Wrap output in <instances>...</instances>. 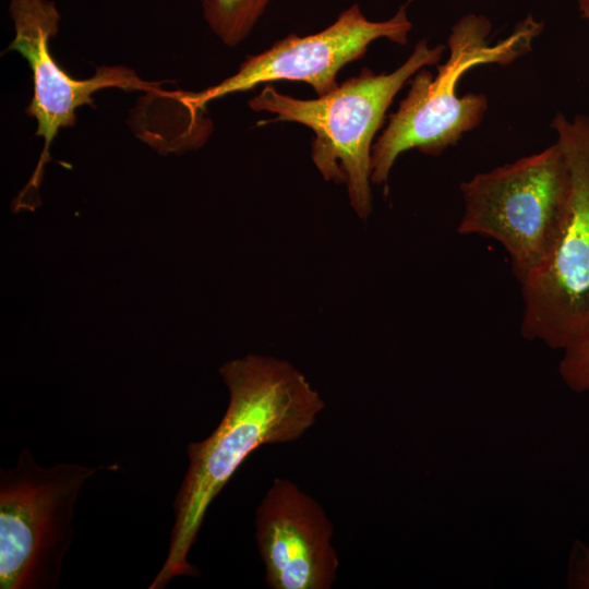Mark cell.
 Here are the masks:
<instances>
[{"mask_svg":"<svg viewBox=\"0 0 589 589\" xmlns=\"http://www.w3.org/2000/svg\"><path fill=\"white\" fill-rule=\"evenodd\" d=\"M272 0H203L209 29L228 47L247 39Z\"/></svg>","mask_w":589,"mask_h":589,"instance_id":"30bf717a","label":"cell"},{"mask_svg":"<svg viewBox=\"0 0 589 589\" xmlns=\"http://www.w3.org/2000/svg\"><path fill=\"white\" fill-rule=\"evenodd\" d=\"M445 46L417 43L408 59L389 73L363 69L328 94L299 99L266 84L250 99L254 111L276 116L275 121L296 122L314 133L311 157L324 180L346 184L351 207L361 218L373 211L371 153L373 139L385 113L404 85L426 65H436Z\"/></svg>","mask_w":589,"mask_h":589,"instance_id":"3957f363","label":"cell"},{"mask_svg":"<svg viewBox=\"0 0 589 589\" xmlns=\"http://www.w3.org/2000/svg\"><path fill=\"white\" fill-rule=\"evenodd\" d=\"M490 20L468 13L452 27L448 58L436 64L435 76L424 69L409 81V89L398 109L376 139L371 153V182L387 181L396 159L406 151L437 156L461 136L478 128L488 110L482 93L457 95V84L470 69L482 64L508 65L528 53L543 31V23L528 14L514 31L491 45Z\"/></svg>","mask_w":589,"mask_h":589,"instance_id":"7a4b0ae2","label":"cell"},{"mask_svg":"<svg viewBox=\"0 0 589 589\" xmlns=\"http://www.w3.org/2000/svg\"><path fill=\"white\" fill-rule=\"evenodd\" d=\"M219 373L229 404L213 433L187 446L189 467L173 502L168 554L149 589L197 575L188 557L212 502L255 449L300 438L325 407L306 377L280 359L249 354L226 362Z\"/></svg>","mask_w":589,"mask_h":589,"instance_id":"6da1fadb","label":"cell"},{"mask_svg":"<svg viewBox=\"0 0 589 589\" xmlns=\"http://www.w3.org/2000/svg\"><path fill=\"white\" fill-rule=\"evenodd\" d=\"M568 586L575 589H589V545L575 542L568 567Z\"/></svg>","mask_w":589,"mask_h":589,"instance_id":"7c38bea8","label":"cell"},{"mask_svg":"<svg viewBox=\"0 0 589 589\" xmlns=\"http://www.w3.org/2000/svg\"><path fill=\"white\" fill-rule=\"evenodd\" d=\"M117 464L39 466L24 448L0 471V588L53 589L73 541L75 503L85 482Z\"/></svg>","mask_w":589,"mask_h":589,"instance_id":"5b68a950","label":"cell"},{"mask_svg":"<svg viewBox=\"0 0 589 589\" xmlns=\"http://www.w3.org/2000/svg\"><path fill=\"white\" fill-rule=\"evenodd\" d=\"M551 128L566 158L572 192L562 231L546 260L520 284V332L563 350L589 333V118L556 113Z\"/></svg>","mask_w":589,"mask_h":589,"instance_id":"8992f818","label":"cell"},{"mask_svg":"<svg viewBox=\"0 0 589 589\" xmlns=\"http://www.w3.org/2000/svg\"><path fill=\"white\" fill-rule=\"evenodd\" d=\"M9 14L14 37L8 50L20 53L33 75V97L25 112L37 122L36 136L44 139L37 166L12 207L34 211L39 204V188L44 170L51 160L50 146L61 129L76 122V111L84 105L94 106L93 95L106 88L125 92H160V82L142 80L124 65H101L92 77L76 80L69 75L51 55L50 43L59 32L61 14L51 0H10Z\"/></svg>","mask_w":589,"mask_h":589,"instance_id":"52a82bcc","label":"cell"},{"mask_svg":"<svg viewBox=\"0 0 589 589\" xmlns=\"http://www.w3.org/2000/svg\"><path fill=\"white\" fill-rule=\"evenodd\" d=\"M558 373L563 383L573 392H589V333L563 350Z\"/></svg>","mask_w":589,"mask_h":589,"instance_id":"8fae6325","label":"cell"},{"mask_svg":"<svg viewBox=\"0 0 589 589\" xmlns=\"http://www.w3.org/2000/svg\"><path fill=\"white\" fill-rule=\"evenodd\" d=\"M578 9L582 19L589 23V0H577Z\"/></svg>","mask_w":589,"mask_h":589,"instance_id":"4fadbf2b","label":"cell"},{"mask_svg":"<svg viewBox=\"0 0 589 589\" xmlns=\"http://www.w3.org/2000/svg\"><path fill=\"white\" fill-rule=\"evenodd\" d=\"M411 1L407 0L385 21H371L357 3L352 4L321 32L306 36L290 34L268 49L248 56L238 71L224 81L197 93H182L181 99L199 111L212 100L275 81L302 82L317 96L328 94L338 86V72L361 58L373 41L386 38L407 44L412 29L407 15Z\"/></svg>","mask_w":589,"mask_h":589,"instance_id":"ba28073f","label":"cell"},{"mask_svg":"<svg viewBox=\"0 0 589 589\" xmlns=\"http://www.w3.org/2000/svg\"><path fill=\"white\" fill-rule=\"evenodd\" d=\"M255 538L273 589H329L338 555L322 506L287 479H274L256 509Z\"/></svg>","mask_w":589,"mask_h":589,"instance_id":"9c48e42d","label":"cell"},{"mask_svg":"<svg viewBox=\"0 0 589 589\" xmlns=\"http://www.w3.org/2000/svg\"><path fill=\"white\" fill-rule=\"evenodd\" d=\"M460 192L464 213L457 231L497 241L521 283L546 260L562 231L572 179L555 142L542 152L474 175L460 183Z\"/></svg>","mask_w":589,"mask_h":589,"instance_id":"277c9868","label":"cell"},{"mask_svg":"<svg viewBox=\"0 0 589 589\" xmlns=\"http://www.w3.org/2000/svg\"><path fill=\"white\" fill-rule=\"evenodd\" d=\"M200 1L202 2L203 0H200Z\"/></svg>","mask_w":589,"mask_h":589,"instance_id":"5bb4252c","label":"cell"}]
</instances>
